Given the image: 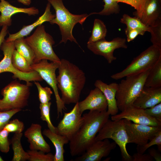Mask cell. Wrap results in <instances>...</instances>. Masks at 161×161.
I'll use <instances>...</instances> for the list:
<instances>
[{"label": "cell", "instance_id": "obj_26", "mask_svg": "<svg viewBox=\"0 0 161 161\" xmlns=\"http://www.w3.org/2000/svg\"><path fill=\"white\" fill-rule=\"evenodd\" d=\"M144 86L152 87H161V57L150 69Z\"/></svg>", "mask_w": 161, "mask_h": 161}, {"label": "cell", "instance_id": "obj_12", "mask_svg": "<svg viewBox=\"0 0 161 161\" xmlns=\"http://www.w3.org/2000/svg\"><path fill=\"white\" fill-rule=\"evenodd\" d=\"M78 102L69 112L65 113L63 119L56 127V133L66 137L69 142L78 130L83 121Z\"/></svg>", "mask_w": 161, "mask_h": 161}, {"label": "cell", "instance_id": "obj_29", "mask_svg": "<svg viewBox=\"0 0 161 161\" xmlns=\"http://www.w3.org/2000/svg\"><path fill=\"white\" fill-rule=\"evenodd\" d=\"M11 60L13 66L22 72L29 73L33 71L26 59L16 49L13 52Z\"/></svg>", "mask_w": 161, "mask_h": 161}, {"label": "cell", "instance_id": "obj_11", "mask_svg": "<svg viewBox=\"0 0 161 161\" xmlns=\"http://www.w3.org/2000/svg\"><path fill=\"white\" fill-rule=\"evenodd\" d=\"M128 143H134L137 146L146 143L156 134L161 130V126L155 127L133 123L129 120L124 119Z\"/></svg>", "mask_w": 161, "mask_h": 161}, {"label": "cell", "instance_id": "obj_13", "mask_svg": "<svg viewBox=\"0 0 161 161\" xmlns=\"http://www.w3.org/2000/svg\"><path fill=\"white\" fill-rule=\"evenodd\" d=\"M126 38L116 37L108 41L105 39L96 42L87 43L88 48L95 55L103 56L109 64L111 63L117 58L113 55L114 51L117 49H126Z\"/></svg>", "mask_w": 161, "mask_h": 161}, {"label": "cell", "instance_id": "obj_33", "mask_svg": "<svg viewBox=\"0 0 161 161\" xmlns=\"http://www.w3.org/2000/svg\"><path fill=\"white\" fill-rule=\"evenodd\" d=\"M149 27L151 42L152 45L161 48V20Z\"/></svg>", "mask_w": 161, "mask_h": 161}, {"label": "cell", "instance_id": "obj_41", "mask_svg": "<svg viewBox=\"0 0 161 161\" xmlns=\"http://www.w3.org/2000/svg\"><path fill=\"white\" fill-rule=\"evenodd\" d=\"M132 157V161H153L154 160L148 154L134 153Z\"/></svg>", "mask_w": 161, "mask_h": 161}, {"label": "cell", "instance_id": "obj_8", "mask_svg": "<svg viewBox=\"0 0 161 161\" xmlns=\"http://www.w3.org/2000/svg\"><path fill=\"white\" fill-rule=\"evenodd\" d=\"M106 139L113 140L119 146L123 161H132V157L126 149L128 138L124 119L119 120H108L96 135L95 141Z\"/></svg>", "mask_w": 161, "mask_h": 161}, {"label": "cell", "instance_id": "obj_19", "mask_svg": "<svg viewBox=\"0 0 161 161\" xmlns=\"http://www.w3.org/2000/svg\"><path fill=\"white\" fill-rule=\"evenodd\" d=\"M161 103V87H152L144 86L133 105L145 109Z\"/></svg>", "mask_w": 161, "mask_h": 161}, {"label": "cell", "instance_id": "obj_14", "mask_svg": "<svg viewBox=\"0 0 161 161\" xmlns=\"http://www.w3.org/2000/svg\"><path fill=\"white\" fill-rule=\"evenodd\" d=\"M119 114L112 116V120L127 119L134 123L153 126H161V120L147 114L144 109L133 105L126 109Z\"/></svg>", "mask_w": 161, "mask_h": 161}, {"label": "cell", "instance_id": "obj_22", "mask_svg": "<svg viewBox=\"0 0 161 161\" xmlns=\"http://www.w3.org/2000/svg\"><path fill=\"white\" fill-rule=\"evenodd\" d=\"M140 19L148 27L161 20V0H148Z\"/></svg>", "mask_w": 161, "mask_h": 161}, {"label": "cell", "instance_id": "obj_15", "mask_svg": "<svg viewBox=\"0 0 161 161\" xmlns=\"http://www.w3.org/2000/svg\"><path fill=\"white\" fill-rule=\"evenodd\" d=\"M116 146L114 142H111L108 139L95 141L74 161H100L102 158L108 156Z\"/></svg>", "mask_w": 161, "mask_h": 161}, {"label": "cell", "instance_id": "obj_6", "mask_svg": "<svg viewBox=\"0 0 161 161\" xmlns=\"http://www.w3.org/2000/svg\"><path fill=\"white\" fill-rule=\"evenodd\" d=\"M24 39L34 53V63L43 59L51 62L60 61L52 48L55 41L52 37L45 31L44 25L38 26L33 34Z\"/></svg>", "mask_w": 161, "mask_h": 161}, {"label": "cell", "instance_id": "obj_32", "mask_svg": "<svg viewBox=\"0 0 161 161\" xmlns=\"http://www.w3.org/2000/svg\"><path fill=\"white\" fill-rule=\"evenodd\" d=\"M29 158V161H53L54 155L49 152L47 154L41 151L35 150H28L27 151Z\"/></svg>", "mask_w": 161, "mask_h": 161}, {"label": "cell", "instance_id": "obj_45", "mask_svg": "<svg viewBox=\"0 0 161 161\" xmlns=\"http://www.w3.org/2000/svg\"><path fill=\"white\" fill-rule=\"evenodd\" d=\"M4 160L2 159V157L0 156V161H3Z\"/></svg>", "mask_w": 161, "mask_h": 161}, {"label": "cell", "instance_id": "obj_27", "mask_svg": "<svg viewBox=\"0 0 161 161\" xmlns=\"http://www.w3.org/2000/svg\"><path fill=\"white\" fill-rule=\"evenodd\" d=\"M24 37L17 39L14 41L16 50L32 65L34 63L35 55L32 48L25 40Z\"/></svg>", "mask_w": 161, "mask_h": 161}, {"label": "cell", "instance_id": "obj_46", "mask_svg": "<svg viewBox=\"0 0 161 161\" xmlns=\"http://www.w3.org/2000/svg\"><path fill=\"white\" fill-rule=\"evenodd\" d=\"M3 71L0 68V74L1 73H2V72H3Z\"/></svg>", "mask_w": 161, "mask_h": 161}, {"label": "cell", "instance_id": "obj_10", "mask_svg": "<svg viewBox=\"0 0 161 161\" xmlns=\"http://www.w3.org/2000/svg\"><path fill=\"white\" fill-rule=\"evenodd\" d=\"M0 49L3 52L4 57L0 61V68L4 72H11L13 74L12 77L13 79L18 78L20 80L25 81L27 83L43 80L39 74L35 70L29 73H25L13 66L11 59L13 52L15 49L14 41H7L5 39L1 45Z\"/></svg>", "mask_w": 161, "mask_h": 161}, {"label": "cell", "instance_id": "obj_47", "mask_svg": "<svg viewBox=\"0 0 161 161\" xmlns=\"http://www.w3.org/2000/svg\"></svg>", "mask_w": 161, "mask_h": 161}, {"label": "cell", "instance_id": "obj_25", "mask_svg": "<svg viewBox=\"0 0 161 161\" xmlns=\"http://www.w3.org/2000/svg\"><path fill=\"white\" fill-rule=\"evenodd\" d=\"M148 0H104L106 3L113 8L120 7L119 2H122L129 5L133 7L136 11L133 14L140 18L143 12L145 5Z\"/></svg>", "mask_w": 161, "mask_h": 161}, {"label": "cell", "instance_id": "obj_31", "mask_svg": "<svg viewBox=\"0 0 161 161\" xmlns=\"http://www.w3.org/2000/svg\"><path fill=\"white\" fill-rule=\"evenodd\" d=\"M51 102L45 104L40 103L39 109L40 110L41 118L43 121H46L49 129L52 131L56 133V127L52 124L50 118V111Z\"/></svg>", "mask_w": 161, "mask_h": 161}, {"label": "cell", "instance_id": "obj_9", "mask_svg": "<svg viewBox=\"0 0 161 161\" xmlns=\"http://www.w3.org/2000/svg\"><path fill=\"white\" fill-rule=\"evenodd\" d=\"M59 62L49 63L47 60L43 59L31 66L32 70L37 72L52 88L56 99L58 118L59 117L60 114L62 115L63 110L66 109L65 104L59 95L57 87L55 71L58 68Z\"/></svg>", "mask_w": 161, "mask_h": 161}, {"label": "cell", "instance_id": "obj_30", "mask_svg": "<svg viewBox=\"0 0 161 161\" xmlns=\"http://www.w3.org/2000/svg\"><path fill=\"white\" fill-rule=\"evenodd\" d=\"M120 22L126 25V28L131 29H140L145 32H150V27L143 24L140 19L136 17H131L127 14H124Z\"/></svg>", "mask_w": 161, "mask_h": 161}, {"label": "cell", "instance_id": "obj_23", "mask_svg": "<svg viewBox=\"0 0 161 161\" xmlns=\"http://www.w3.org/2000/svg\"><path fill=\"white\" fill-rule=\"evenodd\" d=\"M42 134L50 140L55 146V153L53 161H64V147L69 142L68 139L65 136L52 131L49 129H44Z\"/></svg>", "mask_w": 161, "mask_h": 161}, {"label": "cell", "instance_id": "obj_5", "mask_svg": "<svg viewBox=\"0 0 161 161\" xmlns=\"http://www.w3.org/2000/svg\"><path fill=\"white\" fill-rule=\"evenodd\" d=\"M32 85L30 82L24 84L16 80L3 88L1 92L3 98L0 99V111L22 110L27 106Z\"/></svg>", "mask_w": 161, "mask_h": 161}, {"label": "cell", "instance_id": "obj_37", "mask_svg": "<svg viewBox=\"0 0 161 161\" xmlns=\"http://www.w3.org/2000/svg\"><path fill=\"white\" fill-rule=\"evenodd\" d=\"M9 134L4 129L0 131V151L3 153H7L9 151L11 143L8 137Z\"/></svg>", "mask_w": 161, "mask_h": 161}, {"label": "cell", "instance_id": "obj_38", "mask_svg": "<svg viewBox=\"0 0 161 161\" xmlns=\"http://www.w3.org/2000/svg\"><path fill=\"white\" fill-rule=\"evenodd\" d=\"M21 110L20 109H14L5 111H0V131L4 129L14 115Z\"/></svg>", "mask_w": 161, "mask_h": 161}, {"label": "cell", "instance_id": "obj_42", "mask_svg": "<svg viewBox=\"0 0 161 161\" xmlns=\"http://www.w3.org/2000/svg\"><path fill=\"white\" fill-rule=\"evenodd\" d=\"M148 154L156 161H161V152L158 150L153 148H150L148 150Z\"/></svg>", "mask_w": 161, "mask_h": 161}, {"label": "cell", "instance_id": "obj_35", "mask_svg": "<svg viewBox=\"0 0 161 161\" xmlns=\"http://www.w3.org/2000/svg\"><path fill=\"white\" fill-rule=\"evenodd\" d=\"M34 82L38 90V98L40 103L45 104L49 102L53 94L50 88L47 86L42 87L38 81Z\"/></svg>", "mask_w": 161, "mask_h": 161}, {"label": "cell", "instance_id": "obj_20", "mask_svg": "<svg viewBox=\"0 0 161 161\" xmlns=\"http://www.w3.org/2000/svg\"><path fill=\"white\" fill-rule=\"evenodd\" d=\"M94 85L100 89L104 95L107 103V110L109 114L112 116L117 114L119 111L116 99V94L118 84L116 82L108 84L100 80H97Z\"/></svg>", "mask_w": 161, "mask_h": 161}, {"label": "cell", "instance_id": "obj_40", "mask_svg": "<svg viewBox=\"0 0 161 161\" xmlns=\"http://www.w3.org/2000/svg\"><path fill=\"white\" fill-rule=\"evenodd\" d=\"M148 115L161 120V103H160L151 107L144 109Z\"/></svg>", "mask_w": 161, "mask_h": 161}, {"label": "cell", "instance_id": "obj_34", "mask_svg": "<svg viewBox=\"0 0 161 161\" xmlns=\"http://www.w3.org/2000/svg\"><path fill=\"white\" fill-rule=\"evenodd\" d=\"M157 145L158 150L161 151V130L158 131L155 136L149 140L146 143L142 146H137V153L143 154L151 146Z\"/></svg>", "mask_w": 161, "mask_h": 161}, {"label": "cell", "instance_id": "obj_36", "mask_svg": "<svg viewBox=\"0 0 161 161\" xmlns=\"http://www.w3.org/2000/svg\"><path fill=\"white\" fill-rule=\"evenodd\" d=\"M24 129V125L23 122L17 119L10 120L4 128L9 133L12 132L14 133H22Z\"/></svg>", "mask_w": 161, "mask_h": 161}, {"label": "cell", "instance_id": "obj_28", "mask_svg": "<svg viewBox=\"0 0 161 161\" xmlns=\"http://www.w3.org/2000/svg\"><path fill=\"white\" fill-rule=\"evenodd\" d=\"M107 30L106 25L101 20H94L91 36L87 43L96 42L105 39Z\"/></svg>", "mask_w": 161, "mask_h": 161}, {"label": "cell", "instance_id": "obj_39", "mask_svg": "<svg viewBox=\"0 0 161 161\" xmlns=\"http://www.w3.org/2000/svg\"><path fill=\"white\" fill-rule=\"evenodd\" d=\"M125 31L127 37L126 40L128 42L134 40L139 35H143L146 32L140 29H131L126 28Z\"/></svg>", "mask_w": 161, "mask_h": 161}, {"label": "cell", "instance_id": "obj_3", "mask_svg": "<svg viewBox=\"0 0 161 161\" xmlns=\"http://www.w3.org/2000/svg\"><path fill=\"white\" fill-rule=\"evenodd\" d=\"M55 10V17L49 22L55 24L59 27L62 35L60 44L66 43L68 40L78 44L72 35V32L75 25L79 23L82 25L89 16L87 14L74 15L70 13L63 4V0H47Z\"/></svg>", "mask_w": 161, "mask_h": 161}, {"label": "cell", "instance_id": "obj_18", "mask_svg": "<svg viewBox=\"0 0 161 161\" xmlns=\"http://www.w3.org/2000/svg\"><path fill=\"white\" fill-rule=\"evenodd\" d=\"M41 129L40 124L32 123L24 132V136L29 143L30 150L48 153L51 151L50 147L43 137Z\"/></svg>", "mask_w": 161, "mask_h": 161}, {"label": "cell", "instance_id": "obj_43", "mask_svg": "<svg viewBox=\"0 0 161 161\" xmlns=\"http://www.w3.org/2000/svg\"><path fill=\"white\" fill-rule=\"evenodd\" d=\"M8 27L4 26L0 32V49L1 45L5 40V37L8 33Z\"/></svg>", "mask_w": 161, "mask_h": 161}, {"label": "cell", "instance_id": "obj_24", "mask_svg": "<svg viewBox=\"0 0 161 161\" xmlns=\"http://www.w3.org/2000/svg\"><path fill=\"white\" fill-rule=\"evenodd\" d=\"M22 135V132L15 133L11 140V144L13 153L12 161H26L29 159L28 153L24 150L21 145Z\"/></svg>", "mask_w": 161, "mask_h": 161}, {"label": "cell", "instance_id": "obj_4", "mask_svg": "<svg viewBox=\"0 0 161 161\" xmlns=\"http://www.w3.org/2000/svg\"><path fill=\"white\" fill-rule=\"evenodd\" d=\"M150 69L138 74L126 76L118 84L115 97L119 110L122 111L133 105L144 86Z\"/></svg>", "mask_w": 161, "mask_h": 161}, {"label": "cell", "instance_id": "obj_7", "mask_svg": "<svg viewBox=\"0 0 161 161\" xmlns=\"http://www.w3.org/2000/svg\"><path fill=\"white\" fill-rule=\"evenodd\" d=\"M161 57V48L152 45L135 58L122 71L111 76L116 80L136 75L152 68Z\"/></svg>", "mask_w": 161, "mask_h": 161}, {"label": "cell", "instance_id": "obj_44", "mask_svg": "<svg viewBox=\"0 0 161 161\" xmlns=\"http://www.w3.org/2000/svg\"><path fill=\"white\" fill-rule=\"evenodd\" d=\"M18 1L22 4L27 6L30 5L31 3V0H17Z\"/></svg>", "mask_w": 161, "mask_h": 161}, {"label": "cell", "instance_id": "obj_2", "mask_svg": "<svg viewBox=\"0 0 161 161\" xmlns=\"http://www.w3.org/2000/svg\"><path fill=\"white\" fill-rule=\"evenodd\" d=\"M83 116L82 125L69 142L72 156L81 155L95 141L97 134L109 119V115L107 110H95L89 111Z\"/></svg>", "mask_w": 161, "mask_h": 161}, {"label": "cell", "instance_id": "obj_17", "mask_svg": "<svg viewBox=\"0 0 161 161\" xmlns=\"http://www.w3.org/2000/svg\"><path fill=\"white\" fill-rule=\"evenodd\" d=\"M0 27L4 26L7 27L12 24V16L18 13H23L29 16L38 14V9L34 7L29 8L18 7L11 4L5 0H0Z\"/></svg>", "mask_w": 161, "mask_h": 161}, {"label": "cell", "instance_id": "obj_16", "mask_svg": "<svg viewBox=\"0 0 161 161\" xmlns=\"http://www.w3.org/2000/svg\"><path fill=\"white\" fill-rule=\"evenodd\" d=\"M78 105L82 114L87 110L102 112L107 110V103L104 95L100 89L96 87L90 91L84 100L79 102Z\"/></svg>", "mask_w": 161, "mask_h": 161}, {"label": "cell", "instance_id": "obj_21", "mask_svg": "<svg viewBox=\"0 0 161 161\" xmlns=\"http://www.w3.org/2000/svg\"><path fill=\"white\" fill-rule=\"evenodd\" d=\"M51 4L48 2L47 4L44 14L32 24L24 26L21 29L17 32L12 34L9 33V36L6 39L7 41H14L16 39L24 37L29 35L36 27L42 24L45 22H50L55 17V15L52 14L50 11Z\"/></svg>", "mask_w": 161, "mask_h": 161}, {"label": "cell", "instance_id": "obj_1", "mask_svg": "<svg viewBox=\"0 0 161 161\" xmlns=\"http://www.w3.org/2000/svg\"><path fill=\"white\" fill-rule=\"evenodd\" d=\"M57 87L61 92V99L65 104L79 102L86 81L85 73L77 66L62 59L58 68Z\"/></svg>", "mask_w": 161, "mask_h": 161}]
</instances>
